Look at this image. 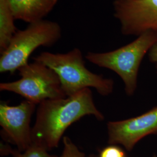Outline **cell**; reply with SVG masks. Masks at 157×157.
Returning a JSON list of instances; mask_svg holds the SVG:
<instances>
[{
  "mask_svg": "<svg viewBox=\"0 0 157 157\" xmlns=\"http://www.w3.org/2000/svg\"><path fill=\"white\" fill-rule=\"evenodd\" d=\"M87 115H93L98 121L104 119L95 106L90 89L65 98L43 101L37 109L32 130V143L41 144L48 151L56 148L66 130Z\"/></svg>",
  "mask_w": 157,
  "mask_h": 157,
  "instance_id": "obj_1",
  "label": "cell"
},
{
  "mask_svg": "<svg viewBox=\"0 0 157 157\" xmlns=\"http://www.w3.org/2000/svg\"><path fill=\"white\" fill-rule=\"evenodd\" d=\"M33 59L56 72L67 97L86 89L94 88L104 96L111 94L113 90L112 79L93 73L86 67L82 52L78 48L63 54L43 52Z\"/></svg>",
  "mask_w": 157,
  "mask_h": 157,
  "instance_id": "obj_2",
  "label": "cell"
},
{
  "mask_svg": "<svg viewBox=\"0 0 157 157\" xmlns=\"http://www.w3.org/2000/svg\"><path fill=\"white\" fill-rule=\"evenodd\" d=\"M157 41V33L147 32L132 43L106 52H89L86 58L101 67L110 69L122 78L128 95L134 94L141 62Z\"/></svg>",
  "mask_w": 157,
  "mask_h": 157,
  "instance_id": "obj_3",
  "label": "cell"
},
{
  "mask_svg": "<svg viewBox=\"0 0 157 157\" xmlns=\"http://www.w3.org/2000/svg\"><path fill=\"white\" fill-rule=\"evenodd\" d=\"M60 25L42 19L17 30L0 58V72L13 73L28 63L29 58L40 47H51L61 39Z\"/></svg>",
  "mask_w": 157,
  "mask_h": 157,
  "instance_id": "obj_4",
  "label": "cell"
},
{
  "mask_svg": "<svg viewBox=\"0 0 157 157\" xmlns=\"http://www.w3.org/2000/svg\"><path fill=\"white\" fill-rule=\"evenodd\" d=\"M21 78L0 83V90L14 93L39 105L47 100L65 98L56 72L40 62L28 63L19 70Z\"/></svg>",
  "mask_w": 157,
  "mask_h": 157,
  "instance_id": "obj_5",
  "label": "cell"
},
{
  "mask_svg": "<svg viewBox=\"0 0 157 157\" xmlns=\"http://www.w3.org/2000/svg\"><path fill=\"white\" fill-rule=\"evenodd\" d=\"M113 6L124 35L157 33V0H115Z\"/></svg>",
  "mask_w": 157,
  "mask_h": 157,
  "instance_id": "obj_6",
  "label": "cell"
},
{
  "mask_svg": "<svg viewBox=\"0 0 157 157\" xmlns=\"http://www.w3.org/2000/svg\"><path fill=\"white\" fill-rule=\"evenodd\" d=\"M36 105L26 100L15 106L1 102L0 126L2 128V136L6 141L17 146L19 151H25L32 144L30 122Z\"/></svg>",
  "mask_w": 157,
  "mask_h": 157,
  "instance_id": "obj_7",
  "label": "cell"
},
{
  "mask_svg": "<svg viewBox=\"0 0 157 157\" xmlns=\"http://www.w3.org/2000/svg\"><path fill=\"white\" fill-rule=\"evenodd\" d=\"M108 144L122 145L130 151L146 136L157 135V107L139 116L107 124Z\"/></svg>",
  "mask_w": 157,
  "mask_h": 157,
  "instance_id": "obj_8",
  "label": "cell"
},
{
  "mask_svg": "<svg viewBox=\"0 0 157 157\" xmlns=\"http://www.w3.org/2000/svg\"><path fill=\"white\" fill-rule=\"evenodd\" d=\"M15 19L30 23L44 19L58 0H8Z\"/></svg>",
  "mask_w": 157,
  "mask_h": 157,
  "instance_id": "obj_9",
  "label": "cell"
},
{
  "mask_svg": "<svg viewBox=\"0 0 157 157\" xmlns=\"http://www.w3.org/2000/svg\"><path fill=\"white\" fill-rule=\"evenodd\" d=\"M16 20L8 0H0V52L6 50L17 29Z\"/></svg>",
  "mask_w": 157,
  "mask_h": 157,
  "instance_id": "obj_10",
  "label": "cell"
},
{
  "mask_svg": "<svg viewBox=\"0 0 157 157\" xmlns=\"http://www.w3.org/2000/svg\"><path fill=\"white\" fill-rule=\"evenodd\" d=\"M10 154L13 157H57L49 154L44 146L36 142H33L25 151L21 152L12 148Z\"/></svg>",
  "mask_w": 157,
  "mask_h": 157,
  "instance_id": "obj_11",
  "label": "cell"
},
{
  "mask_svg": "<svg viewBox=\"0 0 157 157\" xmlns=\"http://www.w3.org/2000/svg\"><path fill=\"white\" fill-rule=\"evenodd\" d=\"M63 148L61 155L57 157H86L76 145L67 136L63 137Z\"/></svg>",
  "mask_w": 157,
  "mask_h": 157,
  "instance_id": "obj_12",
  "label": "cell"
},
{
  "mask_svg": "<svg viewBox=\"0 0 157 157\" xmlns=\"http://www.w3.org/2000/svg\"><path fill=\"white\" fill-rule=\"evenodd\" d=\"M98 157H128L124 150L118 145L109 144L99 152Z\"/></svg>",
  "mask_w": 157,
  "mask_h": 157,
  "instance_id": "obj_13",
  "label": "cell"
},
{
  "mask_svg": "<svg viewBox=\"0 0 157 157\" xmlns=\"http://www.w3.org/2000/svg\"><path fill=\"white\" fill-rule=\"evenodd\" d=\"M149 52V58L157 68V41L152 47Z\"/></svg>",
  "mask_w": 157,
  "mask_h": 157,
  "instance_id": "obj_14",
  "label": "cell"
},
{
  "mask_svg": "<svg viewBox=\"0 0 157 157\" xmlns=\"http://www.w3.org/2000/svg\"><path fill=\"white\" fill-rule=\"evenodd\" d=\"M89 157H97V156H95V155H90Z\"/></svg>",
  "mask_w": 157,
  "mask_h": 157,
  "instance_id": "obj_15",
  "label": "cell"
},
{
  "mask_svg": "<svg viewBox=\"0 0 157 157\" xmlns=\"http://www.w3.org/2000/svg\"><path fill=\"white\" fill-rule=\"evenodd\" d=\"M153 157H157V155H154Z\"/></svg>",
  "mask_w": 157,
  "mask_h": 157,
  "instance_id": "obj_16",
  "label": "cell"
}]
</instances>
